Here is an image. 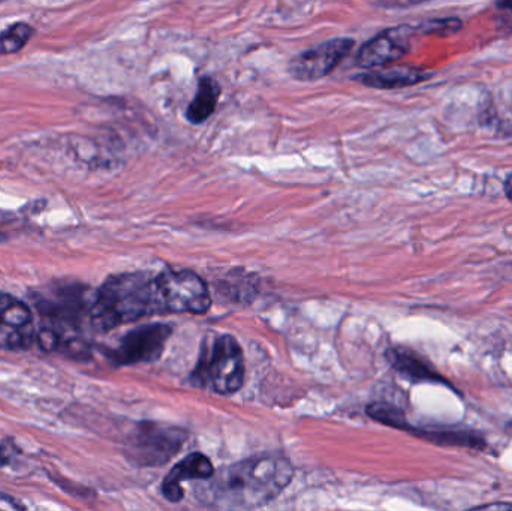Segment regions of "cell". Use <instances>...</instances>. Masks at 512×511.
I'll use <instances>...</instances> for the list:
<instances>
[{
    "mask_svg": "<svg viewBox=\"0 0 512 511\" xmlns=\"http://www.w3.org/2000/svg\"><path fill=\"white\" fill-rule=\"evenodd\" d=\"M6 239L5 233H3L2 230H0V242H3V240Z\"/></svg>",
    "mask_w": 512,
    "mask_h": 511,
    "instance_id": "24",
    "label": "cell"
},
{
    "mask_svg": "<svg viewBox=\"0 0 512 511\" xmlns=\"http://www.w3.org/2000/svg\"><path fill=\"white\" fill-rule=\"evenodd\" d=\"M195 383L219 395H233L245 383V357L236 338L222 335L206 347L194 372Z\"/></svg>",
    "mask_w": 512,
    "mask_h": 511,
    "instance_id": "4",
    "label": "cell"
},
{
    "mask_svg": "<svg viewBox=\"0 0 512 511\" xmlns=\"http://www.w3.org/2000/svg\"><path fill=\"white\" fill-rule=\"evenodd\" d=\"M505 431H507V434L510 435V437H512V420L511 422L507 423V428H505Z\"/></svg>",
    "mask_w": 512,
    "mask_h": 511,
    "instance_id": "23",
    "label": "cell"
},
{
    "mask_svg": "<svg viewBox=\"0 0 512 511\" xmlns=\"http://www.w3.org/2000/svg\"><path fill=\"white\" fill-rule=\"evenodd\" d=\"M351 38H334L309 48L291 59L289 75L297 81H315L330 75L351 54Z\"/></svg>",
    "mask_w": 512,
    "mask_h": 511,
    "instance_id": "7",
    "label": "cell"
},
{
    "mask_svg": "<svg viewBox=\"0 0 512 511\" xmlns=\"http://www.w3.org/2000/svg\"><path fill=\"white\" fill-rule=\"evenodd\" d=\"M367 414L382 425L400 429V431H411L412 426L406 420L405 413L394 405L373 404L367 408Z\"/></svg>",
    "mask_w": 512,
    "mask_h": 511,
    "instance_id": "17",
    "label": "cell"
},
{
    "mask_svg": "<svg viewBox=\"0 0 512 511\" xmlns=\"http://www.w3.org/2000/svg\"><path fill=\"white\" fill-rule=\"evenodd\" d=\"M478 509H489V510L512 509V504H492V506H481V507H478Z\"/></svg>",
    "mask_w": 512,
    "mask_h": 511,
    "instance_id": "19",
    "label": "cell"
},
{
    "mask_svg": "<svg viewBox=\"0 0 512 511\" xmlns=\"http://www.w3.org/2000/svg\"><path fill=\"white\" fill-rule=\"evenodd\" d=\"M215 474V467L207 456L192 453L176 465L162 483V494L171 503L183 498L182 483L188 480H207Z\"/></svg>",
    "mask_w": 512,
    "mask_h": 511,
    "instance_id": "11",
    "label": "cell"
},
{
    "mask_svg": "<svg viewBox=\"0 0 512 511\" xmlns=\"http://www.w3.org/2000/svg\"><path fill=\"white\" fill-rule=\"evenodd\" d=\"M164 314L156 278L143 272L110 276L93 297L89 323L95 332H110L144 317Z\"/></svg>",
    "mask_w": 512,
    "mask_h": 511,
    "instance_id": "2",
    "label": "cell"
},
{
    "mask_svg": "<svg viewBox=\"0 0 512 511\" xmlns=\"http://www.w3.org/2000/svg\"><path fill=\"white\" fill-rule=\"evenodd\" d=\"M35 339V320L29 306L0 291V350H27Z\"/></svg>",
    "mask_w": 512,
    "mask_h": 511,
    "instance_id": "9",
    "label": "cell"
},
{
    "mask_svg": "<svg viewBox=\"0 0 512 511\" xmlns=\"http://www.w3.org/2000/svg\"><path fill=\"white\" fill-rule=\"evenodd\" d=\"M9 464V456L6 455L5 450L0 447V468L6 467Z\"/></svg>",
    "mask_w": 512,
    "mask_h": 511,
    "instance_id": "22",
    "label": "cell"
},
{
    "mask_svg": "<svg viewBox=\"0 0 512 511\" xmlns=\"http://www.w3.org/2000/svg\"><path fill=\"white\" fill-rule=\"evenodd\" d=\"M409 434L442 447H466L483 452L487 449L483 435L469 429H417L412 426Z\"/></svg>",
    "mask_w": 512,
    "mask_h": 511,
    "instance_id": "14",
    "label": "cell"
},
{
    "mask_svg": "<svg viewBox=\"0 0 512 511\" xmlns=\"http://www.w3.org/2000/svg\"><path fill=\"white\" fill-rule=\"evenodd\" d=\"M291 462L279 453L259 455L201 480L197 498L212 509L251 510L271 503L291 483Z\"/></svg>",
    "mask_w": 512,
    "mask_h": 511,
    "instance_id": "1",
    "label": "cell"
},
{
    "mask_svg": "<svg viewBox=\"0 0 512 511\" xmlns=\"http://www.w3.org/2000/svg\"><path fill=\"white\" fill-rule=\"evenodd\" d=\"M412 33L414 29L409 26L393 27L378 33L361 45L357 65L364 69H375L402 59L411 47Z\"/></svg>",
    "mask_w": 512,
    "mask_h": 511,
    "instance_id": "10",
    "label": "cell"
},
{
    "mask_svg": "<svg viewBox=\"0 0 512 511\" xmlns=\"http://www.w3.org/2000/svg\"><path fill=\"white\" fill-rule=\"evenodd\" d=\"M33 29L27 23H15L0 33V53L14 54L23 50L32 38Z\"/></svg>",
    "mask_w": 512,
    "mask_h": 511,
    "instance_id": "16",
    "label": "cell"
},
{
    "mask_svg": "<svg viewBox=\"0 0 512 511\" xmlns=\"http://www.w3.org/2000/svg\"><path fill=\"white\" fill-rule=\"evenodd\" d=\"M221 84L209 75L198 81L197 93L186 110V120L192 125H203L215 114L221 98Z\"/></svg>",
    "mask_w": 512,
    "mask_h": 511,
    "instance_id": "15",
    "label": "cell"
},
{
    "mask_svg": "<svg viewBox=\"0 0 512 511\" xmlns=\"http://www.w3.org/2000/svg\"><path fill=\"white\" fill-rule=\"evenodd\" d=\"M171 333L173 329L167 324H146L138 327L120 341L116 350L111 351L110 359L119 366L155 362L164 353Z\"/></svg>",
    "mask_w": 512,
    "mask_h": 511,
    "instance_id": "8",
    "label": "cell"
},
{
    "mask_svg": "<svg viewBox=\"0 0 512 511\" xmlns=\"http://www.w3.org/2000/svg\"><path fill=\"white\" fill-rule=\"evenodd\" d=\"M462 27V21L456 18H447V20H432L421 24L420 32L432 33V35H451Z\"/></svg>",
    "mask_w": 512,
    "mask_h": 511,
    "instance_id": "18",
    "label": "cell"
},
{
    "mask_svg": "<svg viewBox=\"0 0 512 511\" xmlns=\"http://www.w3.org/2000/svg\"><path fill=\"white\" fill-rule=\"evenodd\" d=\"M388 362L403 377L411 381H427V383L445 384L451 386L441 374L435 371L429 363L424 362L420 356L405 350V348H391L387 351Z\"/></svg>",
    "mask_w": 512,
    "mask_h": 511,
    "instance_id": "13",
    "label": "cell"
},
{
    "mask_svg": "<svg viewBox=\"0 0 512 511\" xmlns=\"http://www.w3.org/2000/svg\"><path fill=\"white\" fill-rule=\"evenodd\" d=\"M93 302V300H92ZM92 302L87 288L80 284H59L53 290L36 297V309L41 327L36 333L44 351H60L74 359L90 356L89 344L78 336L84 315H89Z\"/></svg>",
    "mask_w": 512,
    "mask_h": 511,
    "instance_id": "3",
    "label": "cell"
},
{
    "mask_svg": "<svg viewBox=\"0 0 512 511\" xmlns=\"http://www.w3.org/2000/svg\"><path fill=\"white\" fill-rule=\"evenodd\" d=\"M505 194H507L508 200L512 203V174H510L507 182H505Z\"/></svg>",
    "mask_w": 512,
    "mask_h": 511,
    "instance_id": "20",
    "label": "cell"
},
{
    "mask_svg": "<svg viewBox=\"0 0 512 511\" xmlns=\"http://www.w3.org/2000/svg\"><path fill=\"white\" fill-rule=\"evenodd\" d=\"M498 8L512 12V0H499Z\"/></svg>",
    "mask_w": 512,
    "mask_h": 511,
    "instance_id": "21",
    "label": "cell"
},
{
    "mask_svg": "<svg viewBox=\"0 0 512 511\" xmlns=\"http://www.w3.org/2000/svg\"><path fill=\"white\" fill-rule=\"evenodd\" d=\"M156 284L164 314H206L212 305L206 282L191 270H167L156 276Z\"/></svg>",
    "mask_w": 512,
    "mask_h": 511,
    "instance_id": "6",
    "label": "cell"
},
{
    "mask_svg": "<svg viewBox=\"0 0 512 511\" xmlns=\"http://www.w3.org/2000/svg\"><path fill=\"white\" fill-rule=\"evenodd\" d=\"M432 74L412 66H393V68H375L369 72L358 74L354 78L357 83L372 89L391 90L415 86L429 80Z\"/></svg>",
    "mask_w": 512,
    "mask_h": 511,
    "instance_id": "12",
    "label": "cell"
},
{
    "mask_svg": "<svg viewBox=\"0 0 512 511\" xmlns=\"http://www.w3.org/2000/svg\"><path fill=\"white\" fill-rule=\"evenodd\" d=\"M186 434L176 426L140 423L128 440L129 459L140 467H159L170 462L186 443Z\"/></svg>",
    "mask_w": 512,
    "mask_h": 511,
    "instance_id": "5",
    "label": "cell"
}]
</instances>
